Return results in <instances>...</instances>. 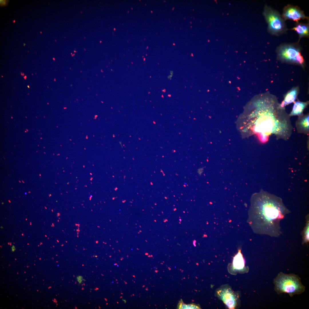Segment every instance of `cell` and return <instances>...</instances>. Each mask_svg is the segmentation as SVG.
<instances>
[{"label":"cell","mask_w":309,"mask_h":309,"mask_svg":"<svg viewBox=\"0 0 309 309\" xmlns=\"http://www.w3.org/2000/svg\"><path fill=\"white\" fill-rule=\"evenodd\" d=\"M256 104L255 110L252 114L255 117L253 130L259 134L260 140L266 142L272 134L278 138L288 139L292 128L290 116L283 111V108L269 99H262Z\"/></svg>","instance_id":"cell-1"},{"label":"cell","mask_w":309,"mask_h":309,"mask_svg":"<svg viewBox=\"0 0 309 309\" xmlns=\"http://www.w3.org/2000/svg\"><path fill=\"white\" fill-rule=\"evenodd\" d=\"M254 205L262 232L270 235H278L279 223L284 217L283 206L272 197H259Z\"/></svg>","instance_id":"cell-2"},{"label":"cell","mask_w":309,"mask_h":309,"mask_svg":"<svg viewBox=\"0 0 309 309\" xmlns=\"http://www.w3.org/2000/svg\"><path fill=\"white\" fill-rule=\"evenodd\" d=\"M274 289L278 294L286 293L292 297L299 294L305 290L300 278L294 274H287L280 272L274 280Z\"/></svg>","instance_id":"cell-3"},{"label":"cell","mask_w":309,"mask_h":309,"mask_svg":"<svg viewBox=\"0 0 309 309\" xmlns=\"http://www.w3.org/2000/svg\"><path fill=\"white\" fill-rule=\"evenodd\" d=\"M263 14L268 24V31L272 34L278 35L286 31L285 20L277 11L266 5Z\"/></svg>","instance_id":"cell-4"},{"label":"cell","mask_w":309,"mask_h":309,"mask_svg":"<svg viewBox=\"0 0 309 309\" xmlns=\"http://www.w3.org/2000/svg\"><path fill=\"white\" fill-rule=\"evenodd\" d=\"M294 45L287 44L280 45L278 49V56L283 61L302 65L304 59L299 49Z\"/></svg>","instance_id":"cell-5"},{"label":"cell","mask_w":309,"mask_h":309,"mask_svg":"<svg viewBox=\"0 0 309 309\" xmlns=\"http://www.w3.org/2000/svg\"><path fill=\"white\" fill-rule=\"evenodd\" d=\"M282 16L284 20L289 19L296 22L307 18L303 11L298 7L290 5L284 9Z\"/></svg>","instance_id":"cell-6"},{"label":"cell","mask_w":309,"mask_h":309,"mask_svg":"<svg viewBox=\"0 0 309 309\" xmlns=\"http://www.w3.org/2000/svg\"><path fill=\"white\" fill-rule=\"evenodd\" d=\"M296 126L299 133L309 134V115L300 116L296 121Z\"/></svg>","instance_id":"cell-7"},{"label":"cell","mask_w":309,"mask_h":309,"mask_svg":"<svg viewBox=\"0 0 309 309\" xmlns=\"http://www.w3.org/2000/svg\"><path fill=\"white\" fill-rule=\"evenodd\" d=\"M221 298L224 303L230 308H233L235 305V299L234 294L228 290L221 292Z\"/></svg>","instance_id":"cell-8"},{"label":"cell","mask_w":309,"mask_h":309,"mask_svg":"<svg viewBox=\"0 0 309 309\" xmlns=\"http://www.w3.org/2000/svg\"><path fill=\"white\" fill-rule=\"evenodd\" d=\"M292 29L296 31L300 38L309 36V27L308 24L298 23Z\"/></svg>","instance_id":"cell-9"},{"label":"cell","mask_w":309,"mask_h":309,"mask_svg":"<svg viewBox=\"0 0 309 309\" xmlns=\"http://www.w3.org/2000/svg\"><path fill=\"white\" fill-rule=\"evenodd\" d=\"M307 102H302L299 101L296 102L294 104L292 110L289 115L290 116L302 115L304 108L307 105Z\"/></svg>","instance_id":"cell-10"},{"label":"cell","mask_w":309,"mask_h":309,"mask_svg":"<svg viewBox=\"0 0 309 309\" xmlns=\"http://www.w3.org/2000/svg\"><path fill=\"white\" fill-rule=\"evenodd\" d=\"M298 90L296 88L292 89L286 95L284 101L280 105L283 108L286 105L293 102L296 98Z\"/></svg>","instance_id":"cell-11"},{"label":"cell","mask_w":309,"mask_h":309,"mask_svg":"<svg viewBox=\"0 0 309 309\" xmlns=\"http://www.w3.org/2000/svg\"><path fill=\"white\" fill-rule=\"evenodd\" d=\"M233 264V267L237 269H242L244 267L245 261L240 250L234 257Z\"/></svg>","instance_id":"cell-12"},{"label":"cell","mask_w":309,"mask_h":309,"mask_svg":"<svg viewBox=\"0 0 309 309\" xmlns=\"http://www.w3.org/2000/svg\"><path fill=\"white\" fill-rule=\"evenodd\" d=\"M307 222L304 230L303 243H307L309 241V222Z\"/></svg>","instance_id":"cell-13"},{"label":"cell","mask_w":309,"mask_h":309,"mask_svg":"<svg viewBox=\"0 0 309 309\" xmlns=\"http://www.w3.org/2000/svg\"><path fill=\"white\" fill-rule=\"evenodd\" d=\"M179 308L180 309H199V307L197 306L192 305H186L183 304H181L179 305Z\"/></svg>","instance_id":"cell-14"},{"label":"cell","mask_w":309,"mask_h":309,"mask_svg":"<svg viewBox=\"0 0 309 309\" xmlns=\"http://www.w3.org/2000/svg\"><path fill=\"white\" fill-rule=\"evenodd\" d=\"M24 78L25 79V80L26 79V78H27V76H25L24 77Z\"/></svg>","instance_id":"cell-15"},{"label":"cell","mask_w":309,"mask_h":309,"mask_svg":"<svg viewBox=\"0 0 309 309\" xmlns=\"http://www.w3.org/2000/svg\"><path fill=\"white\" fill-rule=\"evenodd\" d=\"M21 75H22V76H24V73H22L21 72Z\"/></svg>","instance_id":"cell-16"},{"label":"cell","mask_w":309,"mask_h":309,"mask_svg":"<svg viewBox=\"0 0 309 309\" xmlns=\"http://www.w3.org/2000/svg\"><path fill=\"white\" fill-rule=\"evenodd\" d=\"M27 86L29 88V86Z\"/></svg>","instance_id":"cell-17"}]
</instances>
